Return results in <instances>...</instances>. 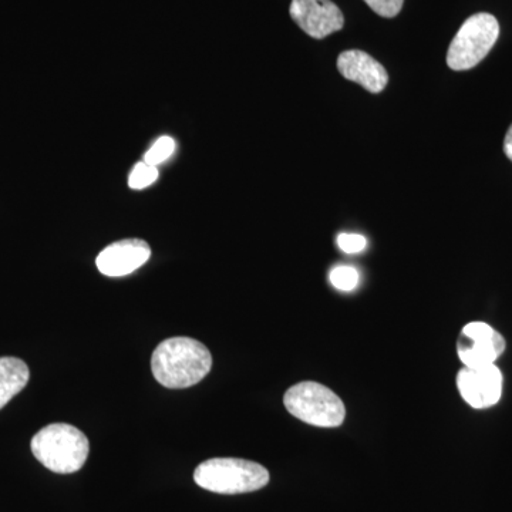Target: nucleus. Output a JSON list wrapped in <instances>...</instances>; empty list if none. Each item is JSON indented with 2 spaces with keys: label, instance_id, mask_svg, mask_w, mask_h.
Masks as SVG:
<instances>
[{
  "label": "nucleus",
  "instance_id": "1",
  "mask_svg": "<svg viewBox=\"0 0 512 512\" xmlns=\"http://www.w3.org/2000/svg\"><path fill=\"white\" fill-rule=\"evenodd\" d=\"M212 356L207 346L191 338L164 340L151 357V370L168 389H187L210 373Z\"/></svg>",
  "mask_w": 512,
  "mask_h": 512
},
{
  "label": "nucleus",
  "instance_id": "2",
  "mask_svg": "<svg viewBox=\"0 0 512 512\" xmlns=\"http://www.w3.org/2000/svg\"><path fill=\"white\" fill-rule=\"evenodd\" d=\"M33 456L57 474L82 470L89 457L90 443L83 431L66 423L49 424L32 439Z\"/></svg>",
  "mask_w": 512,
  "mask_h": 512
},
{
  "label": "nucleus",
  "instance_id": "3",
  "mask_svg": "<svg viewBox=\"0 0 512 512\" xmlns=\"http://www.w3.org/2000/svg\"><path fill=\"white\" fill-rule=\"evenodd\" d=\"M194 481L217 494H245L261 490L269 483L268 470L242 458H211L197 467Z\"/></svg>",
  "mask_w": 512,
  "mask_h": 512
},
{
  "label": "nucleus",
  "instance_id": "4",
  "mask_svg": "<svg viewBox=\"0 0 512 512\" xmlns=\"http://www.w3.org/2000/svg\"><path fill=\"white\" fill-rule=\"evenodd\" d=\"M284 404L293 417L315 427H339L346 417L345 404L338 394L315 382L292 386L285 393Z\"/></svg>",
  "mask_w": 512,
  "mask_h": 512
},
{
  "label": "nucleus",
  "instance_id": "5",
  "mask_svg": "<svg viewBox=\"0 0 512 512\" xmlns=\"http://www.w3.org/2000/svg\"><path fill=\"white\" fill-rule=\"evenodd\" d=\"M500 36V25L490 13H477L463 23L448 47L447 64L451 70L464 72L483 62Z\"/></svg>",
  "mask_w": 512,
  "mask_h": 512
},
{
  "label": "nucleus",
  "instance_id": "6",
  "mask_svg": "<svg viewBox=\"0 0 512 512\" xmlns=\"http://www.w3.org/2000/svg\"><path fill=\"white\" fill-rule=\"evenodd\" d=\"M504 350V336L484 322L468 323L457 342L458 357L464 367L494 365Z\"/></svg>",
  "mask_w": 512,
  "mask_h": 512
},
{
  "label": "nucleus",
  "instance_id": "7",
  "mask_svg": "<svg viewBox=\"0 0 512 512\" xmlns=\"http://www.w3.org/2000/svg\"><path fill=\"white\" fill-rule=\"evenodd\" d=\"M458 392L473 409L483 410L500 402L503 373L495 365L464 367L457 376Z\"/></svg>",
  "mask_w": 512,
  "mask_h": 512
},
{
  "label": "nucleus",
  "instance_id": "8",
  "mask_svg": "<svg viewBox=\"0 0 512 512\" xmlns=\"http://www.w3.org/2000/svg\"><path fill=\"white\" fill-rule=\"evenodd\" d=\"M289 13L293 22L313 39H325L345 26L342 10L332 0H292Z\"/></svg>",
  "mask_w": 512,
  "mask_h": 512
},
{
  "label": "nucleus",
  "instance_id": "9",
  "mask_svg": "<svg viewBox=\"0 0 512 512\" xmlns=\"http://www.w3.org/2000/svg\"><path fill=\"white\" fill-rule=\"evenodd\" d=\"M151 256L150 245L143 239H123L104 248L96 259L101 274L119 278L133 274Z\"/></svg>",
  "mask_w": 512,
  "mask_h": 512
},
{
  "label": "nucleus",
  "instance_id": "10",
  "mask_svg": "<svg viewBox=\"0 0 512 512\" xmlns=\"http://www.w3.org/2000/svg\"><path fill=\"white\" fill-rule=\"evenodd\" d=\"M338 70L346 80L360 84L370 93L383 92L389 83V74L382 64L362 50L340 53Z\"/></svg>",
  "mask_w": 512,
  "mask_h": 512
},
{
  "label": "nucleus",
  "instance_id": "11",
  "mask_svg": "<svg viewBox=\"0 0 512 512\" xmlns=\"http://www.w3.org/2000/svg\"><path fill=\"white\" fill-rule=\"evenodd\" d=\"M29 367L18 357H0V410L25 389Z\"/></svg>",
  "mask_w": 512,
  "mask_h": 512
},
{
  "label": "nucleus",
  "instance_id": "12",
  "mask_svg": "<svg viewBox=\"0 0 512 512\" xmlns=\"http://www.w3.org/2000/svg\"><path fill=\"white\" fill-rule=\"evenodd\" d=\"M158 178V170L154 165L147 164L146 161L138 163L131 171L130 178H128V187L131 190H144L150 187L151 184L156 183Z\"/></svg>",
  "mask_w": 512,
  "mask_h": 512
},
{
  "label": "nucleus",
  "instance_id": "13",
  "mask_svg": "<svg viewBox=\"0 0 512 512\" xmlns=\"http://www.w3.org/2000/svg\"><path fill=\"white\" fill-rule=\"evenodd\" d=\"M329 279L336 289L343 292L353 291L359 284V274L352 266H338L330 272Z\"/></svg>",
  "mask_w": 512,
  "mask_h": 512
},
{
  "label": "nucleus",
  "instance_id": "14",
  "mask_svg": "<svg viewBox=\"0 0 512 512\" xmlns=\"http://www.w3.org/2000/svg\"><path fill=\"white\" fill-rule=\"evenodd\" d=\"M174 150L175 141L173 138L168 136L158 138L156 143L153 144V147L147 151L146 156H144V161H146L147 164L157 167V165L164 163L165 160L173 156Z\"/></svg>",
  "mask_w": 512,
  "mask_h": 512
},
{
  "label": "nucleus",
  "instance_id": "15",
  "mask_svg": "<svg viewBox=\"0 0 512 512\" xmlns=\"http://www.w3.org/2000/svg\"><path fill=\"white\" fill-rule=\"evenodd\" d=\"M369 8L382 18H394L403 8L404 0H365Z\"/></svg>",
  "mask_w": 512,
  "mask_h": 512
},
{
  "label": "nucleus",
  "instance_id": "16",
  "mask_svg": "<svg viewBox=\"0 0 512 512\" xmlns=\"http://www.w3.org/2000/svg\"><path fill=\"white\" fill-rule=\"evenodd\" d=\"M339 248L346 254H357L366 248L367 241L365 237L357 234H340L338 237Z\"/></svg>",
  "mask_w": 512,
  "mask_h": 512
},
{
  "label": "nucleus",
  "instance_id": "17",
  "mask_svg": "<svg viewBox=\"0 0 512 512\" xmlns=\"http://www.w3.org/2000/svg\"><path fill=\"white\" fill-rule=\"evenodd\" d=\"M504 153H505V156L510 158V161L512 163V124H511V127L508 128L507 136H505Z\"/></svg>",
  "mask_w": 512,
  "mask_h": 512
}]
</instances>
